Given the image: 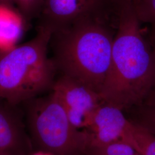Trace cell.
<instances>
[{
	"instance_id": "6da1fadb",
	"label": "cell",
	"mask_w": 155,
	"mask_h": 155,
	"mask_svg": "<svg viewBox=\"0 0 155 155\" xmlns=\"http://www.w3.org/2000/svg\"><path fill=\"white\" fill-rule=\"evenodd\" d=\"M132 2L122 4L117 22L110 69L100 95L124 111L142 105L155 77V49L145 35Z\"/></svg>"
},
{
	"instance_id": "7a4b0ae2",
	"label": "cell",
	"mask_w": 155,
	"mask_h": 155,
	"mask_svg": "<svg viewBox=\"0 0 155 155\" xmlns=\"http://www.w3.org/2000/svg\"><path fill=\"white\" fill-rule=\"evenodd\" d=\"M116 27L85 20L54 32L50 41L58 72L100 93L110 67Z\"/></svg>"
},
{
	"instance_id": "3957f363",
	"label": "cell",
	"mask_w": 155,
	"mask_h": 155,
	"mask_svg": "<svg viewBox=\"0 0 155 155\" xmlns=\"http://www.w3.org/2000/svg\"><path fill=\"white\" fill-rule=\"evenodd\" d=\"M52 33L40 25L33 39L0 51V99L15 105L52 90L58 73L48 56Z\"/></svg>"
},
{
	"instance_id": "277c9868",
	"label": "cell",
	"mask_w": 155,
	"mask_h": 155,
	"mask_svg": "<svg viewBox=\"0 0 155 155\" xmlns=\"http://www.w3.org/2000/svg\"><path fill=\"white\" fill-rule=\"evenodd\" d=\"M30 122L35 139L45 152L54 155H74L91 148L88 132L72 125L52 92L34 102L30 110Z\"/></svg>"
},
{
	"instance_id": "5b68a950",
	"label": "cell",
	"mask_w": 155,
	"mask_h": 155,
	"mask_svg": "<svg viewBox=\"0 0 155 155\" xmlns=\"http://www.w3.org/2000/svg\"><path fill=\"white\" fill-rule=\"evenodd\" d=\"M120 0H45L40 25L55 32L74 22L93 20L117 27Z\"/></svg>"
},
{
	"instance_id": "8992f818",
	"label": "cell",
	"mask_w": 155,
	"mask_h": 155,
	"mask_svg": "<svg viewBox=\"0 0 155 155\" xmlns=\"http://www.w3.org/2000/svg\"><path fill=\"white\" fill-rule=\"evenodd\" d=\"M52 92L78 129L88 127L95 111L104 103L100 93L64 75L56 80Z\"/></svg>"
},
{
	"instance_id": "52a82bcc",
	"label": "cell",
	"mask_w": 155,
	"mask_h": 155,
	"mask_svg": "<svg viewBox=\"0 0 155 155\" xmlns=\"http://www.w3.org/2000/svg\"><path fill=\"white\" fill-rule=\"evenodd\" d=\"M123 111L116 106L105 103L98 107L86 128L91 148L97 150L121 140L129 121Z\"/></svg>"
},
{
	"instance_id": "ba28073f",
	"label": "cell",
	"mask_w": 155,
	"mask_h": 155,
	"mask_svg": "<svg viewBox=\"0 0 155 155\" xmlns=\"http://www.w3.org/2000/svg\"><path fill=\"white\" fill-rule=\"evenodd\" d=\"M22 21L10 5L0 4V51L14 47L22 31Z\"/></svg>"
},
{
	"instance_id": "9c48e42d",
	"label": "cell",
	"mask_w": 155,
	"mask_h": 155,
	"mask_svg": "<svg viewBox=\"0 0 155 155\" xmlns=\"http://www.w3.org/2000/svg\"><path fill=\"white\" fill-rule=\"evenodd\" d=\"M121 140L141 155H155V135L132 121L129 120Z\"/></svg>"
},
{
	"instance_id": "30bf717a",
	"label": "cell",
	"mask_w": 155,
	"mask_h": 155,
	"mask_svg": "<svg viewBox=\"0 0 155 155\" xmlns=\"http://www.w3.org/2000/svg\"><path fill=\"white\" fill-rule=\"evenodd\" d=\"M20 144V134L16 123L0 107V155H16Z\"/></svg>"
},
{
	"instance_id": "8fae6325",
	"label": "cell",
	"mask_w": 155,
	"mask_h": 155,
	"mask_svg": "<svg viewBox=\"0 0 155 155\" xmlns=\"http://www.w3.org/2000/svg\"><path fill=\"white\" fill-rule=\"evenodd\" d=\"M132 4L140 22L149 25L148 37L155 49V0H133Z\"/></svg>"
},
{
	"instance_id": "7c38bea8",
	"label": "cell",
	"mask_w": 155,
	"mask_h": 155,
	"mask_svg": "<svg viewBox=\"0 0 155 155\" xmlns=\"http://www.w3.org/2000/svg\"><path fill=\"white\" fill-rule=\"evenodd\" d=\"M130 109L136 114V120L133 122L155 135V106L140 105Z\"/></svg>"
},
{
	"instance_id": "4fadbf2b",
	"label": "cell",
	"mask_w": 155,
	"mask_h": 155,
	"mask_svg": "<svg viewBox=\"0 0 155 155\" xmlns=\"http://www.w3.org/2000/svg\"><path fill=\"white\" fill-rule=\"evenodd\" d=\"M94 150V155H133L136 152L131 145L121 140Z\"/></svg>"
},
{
	"instance_id": "5bb4252c",
	"label": "cell",
	"mask_w": 155,
	"mask_h": 155,
	"mask_svg": "<svg viewBox=\"0 0 155 155\" xmlns=\"http://www.w3.org/2000/svg\"><path fill=\"white\" fill-rule=\"evenodd\" d=\"M45 0H13L22 15L32 17L40 14Z\"/></svg>"
},
{
	"instance_id": "9a60e30c",
	"label": "cell",
	"mask_w": 155,
	"mask_h": 155,
	"mask_svg": "<svg viewBox=\"0 0 155 155\" xmlns=\"http://www.w3.org/2000/svg\"><path fill=\"white\" fill-rule=\"evenodd\" d=\"M142 105L155 106V83L150 90Z\"/></svg>"
},
{
	"instance_id": "2e32d148",
	"label": "cell",
	"mask_w": 155,
	"mask_h": 155,
	"mask_svg": "<svg viewBox=\"0 0 155 155\" xmlns=\"http://www.w3.org/2000/svg\"><path fill=\"white\" fill-rule=\"evenodd\" d=\"M13 2V0H0V4L10 5Z\"/></svg>"
},
{
	"instance_id": "e0dca14e",
	"label": "cell",
	"mask_w": 155,
	"mask_h": 155,
	"mask_svg": "<svg viewBox=\"0 0 155 155\" xmlns=\"http://www.w3.org/2000/svg\"><path fill=\"white\" fill-rule=\"evenodd\" d=\"M32 155H54L51 153L50 152H37L35 154H33Z\"/></svg>"
},
{
	"instance_id": "ac0fdd59",
	"label": "cell",
	"mask_w": 155,
	"mask_h": 155,
	"mask_svg": "<svg viewBox=\"0 0 155 155\" xmlns=\"http://www.w3.org/2000/svg\"><path fill=\"white\" fill-rule=\"evenodd\" d=\"M122 3H125V2H132L133 1V0H120Z\"/></svg>"
},
{
	"instance_id": "d6986e66",
	"label": "cell",
	"mask_w": 155,
	"mask_h": 155,
	"mask_svg": "<svg viewBox=\"0 0 155 155\" xmlns=\"http://www.w3.org/2000/svg\"><path fill=\"white\" fill-rule=\"evenodd\" d=\"M133 155H141V154H140L139 153H138V152H137L136 151V152H135V153Z\"/></svg>"
},
{
	"instance_id": "ffe728a7",
	"label": "cell",
	"mask_w": 155,
	"mask_h": 155,
	"mask_svg": "<svg viewBox=\"0 0 155 155\" xmlns=\"http://www.w3.org/2000/svg\"><path fill=\"white\" fill-rule=\"evenodd\" d=\"M155 83V81H154V83H153V84Z\"/></svg>"
}]
</instances>
